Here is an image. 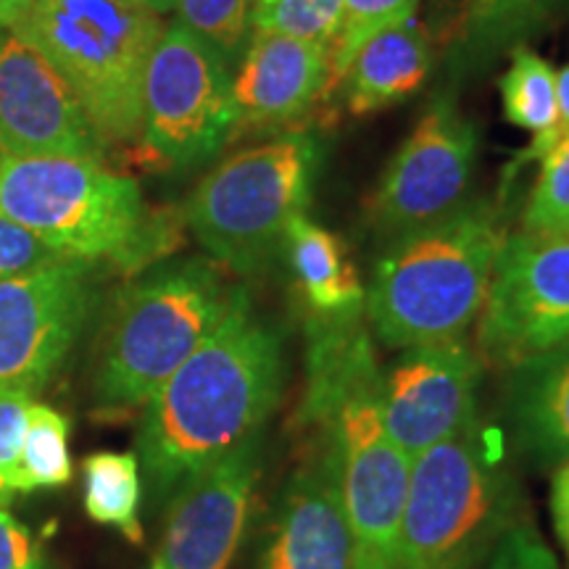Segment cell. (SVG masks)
Instances as JSON below:
<instances>
[{"instance_id":"33","label":"cell","mask_w":569,"mask_h":569,"mask_svg":"<svg viewBox=\"0 0 569 569\" xmlns=\"http://www.w3.org/2000/svg\"><path fill=\"white\" fill-rule=\"evenodd\" d=\"M551 519L553 532H557L561 551L569 561V459L553 467L551 480Z\"/></svg>"},{"instance_id":"2","label":"cell","mask_w":569,"mask_h":569,"mask_svg":"<svg viewBox=\"0 0 569 569\" xmlns=\"http://www.w3.org/2000/svg\"><path fill=\"white\" fill-rule=\"evenodd\" d=\"M382 367L365 315H306V388L296 422L330 459L356 569H396L411 459L380 407Z\"/></svg>"},{"instance_id":"39","label":"cell","mask_w":569,"mask_h":569,"mask_svg":"<svg viewBox=\"0 0 569 569\" xmlns=\"http://www.w3.org/2000/svg\"><path fill=\"white\" fill-rule=\"evenodd\" d=\"M3 156H6V153H3V151H0V159H3Z\"/></svg>"},{"instance_id":"23","label":"cell","mask_w":569,"mask_h":569,"mask_svg":"<svg viewBox=\"0 0 569 569\" xmlns=\"http://www.w3.org/2000/svg\"><path fill=\"white\" fill-rule=\"evenodd\" d=\"M82 486L84 511L92 522L109 525L132 543H142V472L138 453H90L82 465Z\"/></svg>"},{"instance_id":"6","label":"cell","mask_w":569,"mask_h":569,"mask_svg":"<svg viewBox=\"0 0 569 569\" xmlns=\"http://www.w3.org/2000/svg\"><path fill=\"white\" fill-rule=\"evenodd\" d=\"M498 430L475 419L411 459L396 569H482L525 522Z\"/></svg>"},{"instance_id":"37","label":"cell","mask_w":569,"mask_h":569,"mask_svg":"<svg viewBox=\"0 0 569 569\" xmlns=\"http://www.w3.org/2000/svg\"><path fill=\"white\" fill-rule=\"evenodd\" d=\"M9 3H11V9L17 11V17H19V21H21V17H24V13L30 11L32 6L38 3V0H9ZM19 21H17V24H19Z\"/></svg>"},{"instance_id":"27","label":"cell","mask_w":569,"mask_h":569,"mask_svg":"<svg viewBox=\"0 0 569 569\" xmlns=\"http://www.w3.org/2000/svg\"><path fill=\"white\" fill-rule=\"evenodd\" d=\"M538 180L522 213V232L565 234L569 227V132L546 148L538 159Z\"/></svg>"},{"instance_id":"7","label":"cell","mask_w":569,"mask_h":569,"mask_svg":"<svg viewBox=\"0 0 569 569\" xmlns=\"http://www.w3.org/2000/svg\"><path fill=\"white\" fill-rule=\"evenodd\" d=\"M13 30L59 69L101 146L140 140L142 80L163 32L138 0H38Z\"/></svg>"},{"instance_id":"24","label":"cell","mask_w":569,"mask_h":569,"mask_svg":"<svg viewBox=\"0 0 569 569\" xmlns=\"http://www.w3.org/2000/svg\"><path fill=\"white\" fill-rule=\"evenodd\" d=\"M71 480L69 419L59 409L32 403L19 453L17 493L61 488Z\"/></svg>"},{"instance_id":"22","label":"cell","mask_w":569,"mask_h":569,"mask_svg":"<svg viewBox=\"0 0 569 569\" xmlns=\"http://www.w3.org/2000/svg\"><path fill=\"white\" fill-rule=\"evenodd\" d=\"M511 63L498 80L503 119L517 130L532 134L530 148L519 159L538 161L540 153L559 138V98L557 69L543 56L525 46L511 48Z\"/></svg>"},{"instance_id":"31","label":"cell","mask_w":569,"mask_h":569,"mask_svg":"<svg viewBox=\"0 0 569 569\" xmlns=\"http://www.w3.org/2000/svg\"><path fill=\"white\" fill-rule=\"evenodd\" d=\"M482 569H557L553 557L540 543L538 532L532 530L530 522L517 528L507 538V543L498 549Z\"/></svg>"},{"instance_id":"29","label":"cell","mask_w":569,"mask_h":569,"mask_svg":"<svg viewBox=\"0 0 569 569\" xmlns=\"http://www.w3.org/2000/svg\"><path fill=\"white\" fill-rule=\"evenodd\" d=\"M67 261L71 259L40 240L32 230L0 213V280L27 277Z\"/></svg>"},{"instance_id":"9","label":"cell","mask_w":569,"mask_h":569,"mask_svg":"<svg viewBox=\"0 0 569 569\" xmlns=\"http://www.w3.org/2000/svg\"><path fill=\"white\" fill-rule=\"evenodd\" d=\"M234 130L230 63L177 21L163 27L142 80V146L174 169L198 167Z\"/></svg>"},{"instance_id":"35","label":"cell","mask_w":569,"mask_h":569,"mask_svg":"<svg viewBox=\"0 0 569 569\" xmlns=\"http://www.w3.org/2000/svg\"><path fill=\"white\" fill-rule=\"evenodd\" d=\"M138 3L146 6V9H151L153 13H159V17H167V13L174 11L177 0H138Z\"/></svg>"},{"instance_id":"25","label":"cell","mask_w":569,"mask_h":569,"mask_svg":"<svg viewBox=\"0 0 569 569\" xmlns=\"http://www.w3.org/2000/svg\"><path fill=\"white\" fill-rule=\"evenodd\" d=\"M256 0H177V24L213 48L222 59L238 63L253 32Z\"/></svg>"},{"instance_id":"14","label":"cell","mask_w":569,"mask_h":569,"mask_svg":"<svg viewBox=\"0 0 569 569\" xmlns=\"http://www.w3.org/2000/svg\"><path fill=\"white\" fill-rule=\"evenodd\" d=\"M486 365L465 338L411 346L382 369L380 407L390 438L409 459L457 438L480 419Z\"/></svg>"},{"instance_id":"36","label":"cell","mask_w":569,"mask_h":569,"mask_svg":"<svg viewBox=\"0 0 569 569\" xmlns=\"http://www.w3.org/2000/svg\"><path fill=\"white\" fill-rule=\"evenodd\" d=\"M17 11L11 9L9 0H0V27H17Z\"/></svg>"},{"instance_id":"19","label":"cell","mask_w":569,"mask_h":569,"mask_svg":"<svg viewBox=\"0 0 569 569\" xmlns=\"http://www.w3.org/2000/svg\"><path fill=\"white\" fill-rule=\"evenodd\" d=\"M432 71L430 34L417 17L396 21L375 32L343 71L346 106L353 117L407 101L422 88Z\"/></svg>"},{"instance_id":"38","label":"cell","mask_w":569,"mask_h":569,"mask_svg":"<svg viewBox=\"0 0 569 569\" xmlns=\"http://www.w3.org/2000/svg\"><path fill=\"white\" fill-rule=\"evenodd\" d=\"M565 238H569V227H567V232H565Z\"/></svg>"},{"instance_id":"13","label":"cell","mask_w":569,"mask_h":569,"mask_svg":"<svg viewBox=\"0 0 569 569\" xmlns=\"http://www.w3.org/2000/svg\"><path fill=\"white\" fill-rule=\"evenodd\" d=\"M264 465V432L188 480L167 503L148 569H230L251 528Z\"/></svg>"},{"instance_id":"20","label":"cell","mask_w":569,"mask_h":569,"mask_svg":"<svg viewBox=\"0 0 569 569\" xmlns=\"http://www.w3.org/2000/svg\"><path fill=\"white\" fill-rule=\"evenodd\" d=\"M284 253L306 315L327 319L365 315L367 288L343 238L317 224L309 213H298L288 224Z\"/></svg>"},{"instance_id":"5","label":"cell","mask_w":569,"mask_h":569,"mask_svg":"<svg viewBox=\"0 0 569 569\" xmlns=\"http://www.w3.org/2000/svg\"><path fill=\"white\" fill-rule=\"evenodd\" d=\"M238 290L209 259L167 261L134 277L113 301L98 340V415L127 417L146 407L217 330Z\"/></svg>"},{"instance_id":"30","label":"cell","mask_w":569,"mask_h":569,"mask_svg":"<svg viewBox=\"0 0 569 569\" xmlns=\"http://www.w3.org/2000/svg\"><path fill=\"white\" fill-rule=\"evenodd\" d=\"M32 393L17 388H0V507L17 496L19 453L24 443L27 417Z\"/></svg>"},{"instance_id":"26","label":"cell","mask_w":569,"mask_h":569,"mask_svg":"<svg viewBox=\"0 0 569 569\" xmlns=\"http://www.w3.org/2000/svg\"><path fill=\"white\" fill-rule=\"evenodd\" d=\"M343 13L346 0H256L253 32L284 34L332 51Z\"/></svg>"},{"instance_id":"17","label":"cell","mask_w":569,"mask_h":569,"mask_svg":"<svg viewBox=\"0 0 569 569\" xmlns=\"http://www.w3.org/2000/svg\"><path fill=\"white\" fill-rule=\"evenodd\" d=\"M330 82V48L251 32L232 71V103L238 127L267 130L296 122L317 103Z\"/></svg>"},{"instance_id":"3","label":"cell","mask_w":569,"mask_h":569,"mask_svg":"<svg viewBox=\"0 0 569 569\" xmlns=\"http://www.w3.org/2000/svg\"><path fill=\"white\" fill-rule=\"evenodd\" d=\"M0 213L88 267L140 274L177 246V227L148 209L132 177L96 156H3Z\"/></svg>"},{"instance_id":"34","label":"cell","mask_w":569,"mask_h":569,"mask_svg":"<svg viewBox=\"0 0 569 569\" xmlns=\"http://www.w3.org/2000/svg\"><path fill=\"white\" fill-rule=\"evenodd\" d=\"M557 98H559V124L569 132V63L557 71Z\"/></svg>"},{"instance_id":"32","label":"cell","mask_w":569,"mask_h":569,"mask_svg":"<svg viewBox=\"0 0 569 569\" xmlns=\"http://www.w3.org/2000/svg\"><path fill=\"white\" fill-rule=\"evenodd\" d=\"M0 569H48L32 532L0 507Z\"/></svg>"},{"instance_id":"12","label":"cell","mask_w":569,"mask_h":569,"mask_svg":"<svg viewBox=\"0 0 569 569\" xmlns=\"http://www.w3.org/2000/svg\"><path fill=\"white\" fill-rule=\"evenodd\" d=\"M92 269L67 261L0 280V388L34 396L53 380L96 303Z\"/></svg>"},{"instance_id":"4","label":"cell","mask_w":569,"mask_h":569,"mask_svg":"<svg viewBox=\"0 0 569 569\" xmlns=\"http://www.w3.org/2000/svg\"><path fill=\"white\" fill-rule=\"evenodd\" d=\"M507 234L493 203L467 201L390 240L365 296L375 338L396 351L465 338L486 303Z\"/></svg>"},{"instance_id":"11","label":"cell","mask_w":569,"mask_h":569,"mask_svg":"<svg viewBox=\"0 0 569 569\" xmlns=\"http://www.w3.org/2000/svg\"><path fill=\"white\" fill-rule=\"evenodd\" d=\"M478 159V130L451 92L432 98L398 153L382 172L369 224L390 240L401 238L467 203Z\"/></svg>"},{"instance_id":"28","label":"cell","mask_w":569,"mask_h":569,"mask_svg":"<svg viewBox=\"0 0 569 569\" xmlns=\"http://www.w3.org/2000/svg\"><path fill=\"white\" fill-rule=\"evenodd\" d=\"M419 0H346L343 27L330 51V82L327 90L340 88L343 71L365 42L375 32L386 30L396 21L417 17Z\"/></svg>"},{"instance_id":"18","label":"cell","mask_w":569,"mask_h":569,"mask_svg":"<svg viewBox=\"0 0 569 569\" xmlns=\"http://www.w3.org/2000/svg\"><path fill=\"white\" fill-rule=\"evenodd\" d=\"M503 415L511 446L536 467L569 459V343L507 372Z\"/></svg>"},{"instance_id":"15","label":"cell","mask_w":569,"mask_h":569,"mask_svg":"<svg viewBox=\"0 0 569 569\" xmlns=\"http://www.w3.org/2000/svg\"><path fill=\"white\" fill-rule=\"evenodd\" d=\"M0 151L101 156V140L67 80L13 27H0Z\"/></svg>"},{"instance_id":"16","label":"cell","mask_w":569,"mask_h":569,"mask_svg":"<svg viewBox=\"0 0 569 569\" xmlns=\"http://www.w3.org/2000/svg\"><path fill=\"white\" fill-rule=\"evenodd\" d=\"M253 569H356L353 540L325 448L284 482Z\"/></svg>"},{"instance_id":"8","label":"cell","mask_w":569,"mask_h":569,"mask_svg":"<svg viewBox=\"0 0 569 569\" xmlns=\"http://www.w3.org/2000/svg\"><path fill=\"white\" fill-rule=\"evenodd\" d=\"M322 161L309 132H284L232 153L198 182L184 224L211 261L234 274H264L284 251L290 219L306 213Z\"/></svg>"},{"instance_id":"10","label":"cell","mask_w":569,"mask_h":569,"mask_svg":"<svg viewBox=\"0 0 569 569\" xmlns=\"http://www.w3.org/2000/svg\"><path fill=\"white\" fill-rule=\"evenodd\" d=\"M569 343V238L509 232L478 317L482 365L509 372Z\"/></svg>"},{"instance_id":"1","label":"cell","mask_w":569,"mask_h":569,"mask_svg":"<svg viewBox=\"0 0 569 569\" xmlns=\"http://www.w3.org/2000/svg\"><path fill=\"white\" fill-rule=\"evenodd\" d=\"M288 388V351L246 288L217 330L142 407L134 446L153 509L232 448L264 432Z\"/></svg>"},{"instance_id":"21","label":"cell","mask_w":569,"mask_h":569,"mask_svg":"<svg viewBox=\"0 0 569 569\" xmlns=\"http://www.w3.org/2000/svg\"><path fill=\"white\" fill-rule=\"evenodd\" d=\"M567 3L569 0H465L451 51L453 67L475 71L498 53L525 46V40L543 30Z\"/></svg>"}]
</instances>
